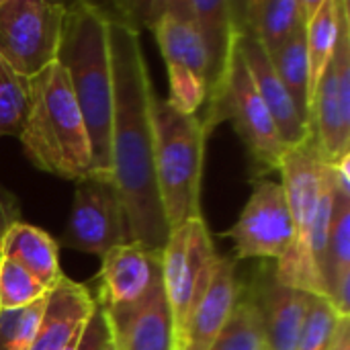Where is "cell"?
Instances as JSON below:
<instances>
[{"mask_svg":"<svg viewBox=\"0 0 350 350\" xmlns=\"http://www.w3.org/2000/svg\"><path fill=\"white\" fill-rule=\"evenodd\" d=\"M109 16V51L113 72L111 172L121 197L129 242L162 250L168 226L154 174V98L139 31Z\"/></svg>","mask_w":350,"mask_h":350,"instance_id":"obj_1","label":"cell"},{"mask_svg":"<svg viewBox=\"0 0 350 350\" xmlns=\"http://www.w3.org/2000/svg\"><path fill=\"white\" fill-rule=\"evenodd\" d=\"M55 62L62 66L82 113L96 176L113 183V72L109 51V16L103 6L90 2L66 4L62 43Z\"/></svg>","mask_w":350,"mask_h":350,"instance_id":"obj_2","label":"cell"},{"mask_svg":"<svg viewBox=\"0 0 350 350\" xmlns=\"http://www.w3.org/2000/svg\"><path fill=\"white\" fill-rule=\"evenodd\" d=\"M29 115L18 135L25 158L64 180L98 178L82 113L57 62L29 78Z\"/></svg>","mask_w":350,"mask_h":350,"instance_id":"obj_3","label":"cell"},{"mask_svg":"<svg viewBox=\"0 0 350 350\" xmlns=\"http://www.w3.org/2000/svg\"><path fill=\"white\" fill-rule=\"evenodd\" d=\"M154 174L168 230L201 219V180L207 131L199 115L154 98Z\"/></svg>","mask_w":350,"mask_h":350,"instance_id":"obj_4","label":"cell"},{"mask_svg":"<svg viewBox=\"0 0 350 350\" xmlns=\"http://www.w3.org/2000/svg\"><path fill=\"white\" fill-rule=\"evenodd\" d=\"M279 172L283 174L281 185L293 219V244L287 254L277 260L273 277L285 287L326 297L324 285L310 258V236L324 195V162L314 144L308 142L285 154Z\"/></svg>","mask_w":350,"mask_h":350,"instance_id":"obj_5","label":"cell"},{"mask_svg":"<svg viewBox=\"0 0 350 350\" xmlns=\"http://www.w3.org/2000/svg\"><path fill=\"white\" fill-rule=\"evenodd\" d=\"M201 121L207 135L217 123L232 121L258 174L279 170L285 154L289 152L238 49L234 53L230 72L224 80L219 94L209 105H205V117Z\"/></svg>","mask_w":350,"mask_h":350,"instance_id":"obj_6","label":"cell"},{"mask_svg":"<svg viewBox=\"0 0 350 350\" xmlns=\"http://www.w3.org/2000/svg\"><path fill=\"white\" fill-rule=\"evenodd\" d=\"M66 4L0 0V59L18 76L33 78L55 64Z\"/></svg>","mask_w":350,"mask_h":350,"instance_id":"obj_7","label":"cell"},{"mask_svg":"<svg viewBox=\"0 0 350 350\" xmlns=\"http://www.w3.org/2000/svg\"><path fill=\"white\" fill-rule=\"evenodd\" d=\"M312 144L324 164L350 154V4L340 0V31L334 53L310 98Z\"/></svg>","mask_w":350,"mask_h":350,"instance_id":"obj_8","label":"cell"},{"mask_svg":"<svg viewBox=\"0 0 350 350\" xmlns=\"http://www.w3.org/2000/svg\"><path fill=\"white\" fill-rule=\"evenodd\" d=\"M217 256L203 217L191 219L168 234L162 248V289L170 308L176 340L193 304L209 283Z\"/></svg>","mask_w":350,"mask_h":350,"instance_id":"obj_9","label":"cell"},{"mask_svg":"<svg viewBox=\"0 0 350 350\" xmlns=\"http://www.w3.org/2000/svg\"><path fill=\"white\" fill-rule=\"evenodd\" d=\"M123 244H129V230L115 185L100 178L76 183L72 211L57 246L103 258Z\"/></svg>","mask_w":350,"mask_h":350,"instance_id":"obj_10","label":"cell"},{"mask_svg":"<svg viewBox=\"0 0 350 350\" xmlns=\"http://www.w3.org/2000/svg\"><path fill=\"white\" fill-rule=\"evenodd\" d=\"M224 236L232 240L236 260H281L293 244V219L283 185L256 180L238 221Z\"/></svg>","mask_w":350,"mask_h":350,"instance_id":"obj_11","label":"cell"},{"mask_svg":"<svg viewBox=\"0 0 350 350\" xmlns=\"http://www.w3.org/2000/svg\"><path fill=\"white\" fill-rule=\"evenodd\" d=\"M96 306L107 314H123L144 306L162 289V250L123 244L100 258Z\"/></svg>","mask_w":350,"mask_h":350,"instance_id":"obj_12","label":"cell"},{"mask_svg":"<svg viewBox=\"0 0 350 350\" xmlns=\"http://www.w3.org/2000/svg\"><path fill=\"white\" fill-rule=\"evenodd\" d=\"M242 289L244 287L236 273V260L217 256L207 287L197 297L185 320L176 350H209L230 320Z\"/></svg>","mask_w":350,"mask_h":350,"instance_id":"obj_13","label":"cell"},{"mask_svg":"<svg viewBox=\"0 0 350 350\" xmlns=\"http://www.w3.org/2000/svg\"><path fill=\"white\" fill-rule=\"evenodd\" d=\"M236 49H238L260 98L265 100L285 148L293 150V148H299V146H306L308 142H312L310 125L299 115L295 103L291 100L287 88L283 86V82L277 74L269 53L242 27L238 31Z\"/></svg>","mask_w":350,"mask_h":350,"instance_id":"obj_14","label":"cell"},{"mask_svg":"<svg viewBox=\"0 0 350 350\" xmlns=\"http://www.w3.org/2000/svg\"><path fill=\"white\" fill-rule=\"evenodd\" d=\"M96 310V299L86 285L66 275L49 289L31 350H66L84 332Z\"/></svg>","mask_w":350,"mask_h":350,"instance_id":"obj_15","label":"cell"},{"mask_svg":"<svg viewBox=\"0 0 350 350\" xmlns=\"http://www.w3.org/2000/svg\"><path fill=\"white\" fill-rule=\"evenodd\" d=\"M207 51V98L209 105L221 90L230 72L240 31L238 2L232 0H187Z\"/></svg>","mask_w":350,"mask_h":350,"instance_id":"obj_16","label":"cell"},{"mask_svg":"<svg viewBox=\"0 0 350 350\" xmlns=\"http://www.w3.org/2000/svg\"><path fill=\"white\" fill-rule=\"evenodd\" d=\"M250 293L262 314L267 350H297L312 293L277 283L273 273L262 277Z\"/></svg>","mask_w":350,"mask_h":350,"instance_id":"obj_17","label":"cell"},{"mask_svg":"<svg viewBox=\"0 0 350 350\" xmlns=\"http://www.w3.org/2000/svg\"><path fill=\"white\" fill-rule=\"evenodd\" d=\"M103 314L119 350H176L172 316L164 289L135 310L123 314H107L103 310Z\"/></svg>","mask_w":350,"mask_h":350,"instance_id":"obj_18","label":"cell"},{"mask_svg":"<svg viewBox=\"0 0 350 350\" xmlns=\"http://www.w3.org/2000/svg\"><path fill=\"white\" fill-rule=\"evenodd\" d=\"M240 27L271 55L308 23L304 0H248L238 2Z\"/></svg>","mask_w":350,"mask_h":350,"instance_id":"obj_19","label":"cell"},{"mask_svg":"<svg viewBox=\"0 0 350 350\" xmlns=\"http://www.w3.org/2000/svg\"><path fill=\"white\" fill-rule=\"evenodd\" d=\"M2 258H8L29 271L47 289L64 277L57 240H53L45 230L23 219L8 228L2 242Z\"/></svg>","mask_w":350,"mask_h":350,"instance_id":"obj_20","label":"cell"},{"mask_svg":"<svg viewBox=\"0 0 350 350\" xmlns=\"http://www.w3.org/2000/svg\"><path fill=\"white\" fill-rule=\"evenodd\" d=\"M306 45L310 59V98L322 72L326 70L340 31V0H304Z\"/></svg>","mask_w":350,"mask_h":350,"instance_id":"obj_21","label":"cell"},{"mask_svg":"<svg viewBox=\"0 0 350 350\" xmlns=\"http://www.w3.org/2000/svg\"><path fill=\"white\" fill-rule=\"evenodd\" d=\"M283 86L295 103L299 115L310 125V59L306 45V25L299 27L289 41L269 55Z\"/></svg>","mask_w":350,"mask_h":350,"instance_id":"obj_22","label":"cell"},{"mask_svg":"<svg viewBox=\"0 0 350 350\" xmlns=\"http://www.w3.org/2000/svg\"><path fill=\"white\" fill-rule=\"evenodd\" d=\"M209 350H267L262 314L250 291L242 295Z\"/></svg>","mask_w":350,"mask_h":350,"instance_id":"obj_23","label":"cell"},{"mask_svg":"<svg viewBox=\"0 0 350 350\" xmlns=\"http://www.w3.org/2000/svg\"><path fill=\"white\" fill-rule=\"evenodd\" d=\"M29 78L0 59V139L18 137L29 115Z\"/></svg>","mask_w":350,"mask_h":350,"instance_id":"obj_24","label":"cell"},{"mask_svg":"<svg viewBox=\"0 0 350 350\" xmlns=\"http://www.w3.org/2000/svg\"><path fill=\"white\" fill-rule=\"evenodd\" d=\"M342 279H350V199L334 191L328 236V297Z\"/></svg>","mask_w":350,"mask_h":350,"instance_id":"obj_25","label":"cell"},{"mask_svg":"<svg viewBox=\"0 0 350 350\" xmlns=\"http://www.w3.org/2000/svg\"><path fill=\"white\" fill-rule=\"evenodd\" d=\"M49 289L16 262L0 260V312L21 310L45 299Z\"/></svg>","mask_w":350,"mask_h":350,"instance_id":"obj_26","label":"cell"},{"mask_svg":"<svg viewBox=\"0 0 350 350\" xmlns=\"http://www.w3.org/2000/svg\"><path fill=\"white\" fill-rule=\"evenodd\" d=\"M342 316L336 312L330 299L312 295L304 330L297 342V350H328L336 324Z\"/></svg>","mask_w":350,"mask_h":350,"instance_id":"obj_27","label":"cell"},{"mask_svg":"<svg viewBox=\"0 0 350 350\" xmlns=\"http://www.w3.org/2000/svg\"><path fill=\"white\" fill-rule=\"evenodd\" d=\"M45 299L21 308L0 312V350H31Z\"/></svg>","mask_w":350,"mask_h":350,"instance_id":"obj_28","label":"cell"},{"mask_svg":"<svg viewBox=\"0 0 350 350\" xmlns=\"http://www.w3.org/2000/svg\"><path fill=\"white\" fill-rule=\"evenodd\" d=\"M21 221V207H18V201L16 197L6 191L4 187H0V260H2V242H4V236L8 232V228L12 224Z\"/></svg>","mask_w":350,"mask_h":350,"instance_id":"obj_29","label":"cell"},{"mask_svg":"<svg viewBox=\"0 0 350 350\" xmlns=\"http://www.w3.org/2000/svg\"><path fill=\"white\" fill-rule=\"evenodd\" d=\"M328 350H350V316H342L338 320Z\"/></svg>","mask_w":350,"mask_h":350,"instance_id":"obj_30","label":"cell"},{"mask_svg":"<svg viewBox=\"0 0 350 350\" xmlns=\"http://www.w3.org/2000/svg\"><path fill=\"white\" fill-rule=\"evenodd\" d=\"M109 326V324H107ZM100 350H119L117 349V345H115V340H113V336H111V332H109V336H107V340H105V345L100 347Z\"/></svg>","mask_w":350,"mask_h":350,"instance_id":"obj_31","label":"cell"}]
</instances>
